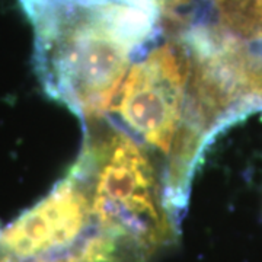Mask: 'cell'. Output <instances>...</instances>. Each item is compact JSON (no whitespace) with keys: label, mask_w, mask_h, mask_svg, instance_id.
<instances>
[{"label":"cell","mask_w":262,"mask_h":262,"mask_svg":"<svg viewBox=\"0 0 262 262\" xmlns=\"http://www.w3.org/2000/svg\"><path fill=\"white\" fill-rule=\"evenodd\" d=\"M46 94L99 120L137 51L162 31L159 0H19Z\"/></svg>","instance_id":"cell-1"},{"label":"cell","mask_w":262,"mask_h":262,"mask_svg":"<svg viewBox=\"0 0 262 262\" xmlns=\"http://www.w3.org/2000/svg\"><path fill=\"white\" fill-rule=\"evenodd\" d=\"M83 143L70 173L105 227L137 239L153 255L181 236V213L165 170L125 131L105 120L82 122Z\"/></svg>","instance_id":"cell-2"},{"label":"cell","mask_w":262,"mask_h":262,"mask_svg":"<svg viewBox=\"0 0 262 262\" xmlns=\"http://www.w3.org/2000/svg\"><path fill=\"white\" fill-rule=\"evenodd\" d=\"M155 255L127 234L96 229L63 251L24 262H151Z\"/></svg>","instance_id":"cell-3"},{"label":"cell","mask_w":262,"mask_h":262,"mask_svg":"<svg viewBox=\"0 0 262 262\" xmlns=\"http://www.w3.org/2000/svg\"><path fill=\"white\" fill-rule=\"evenodd\" d=\"M0 262H24L16 255L10 252L3 244H0Z\"/></svg>","instance_id":"cell-4"}]
</instances>
